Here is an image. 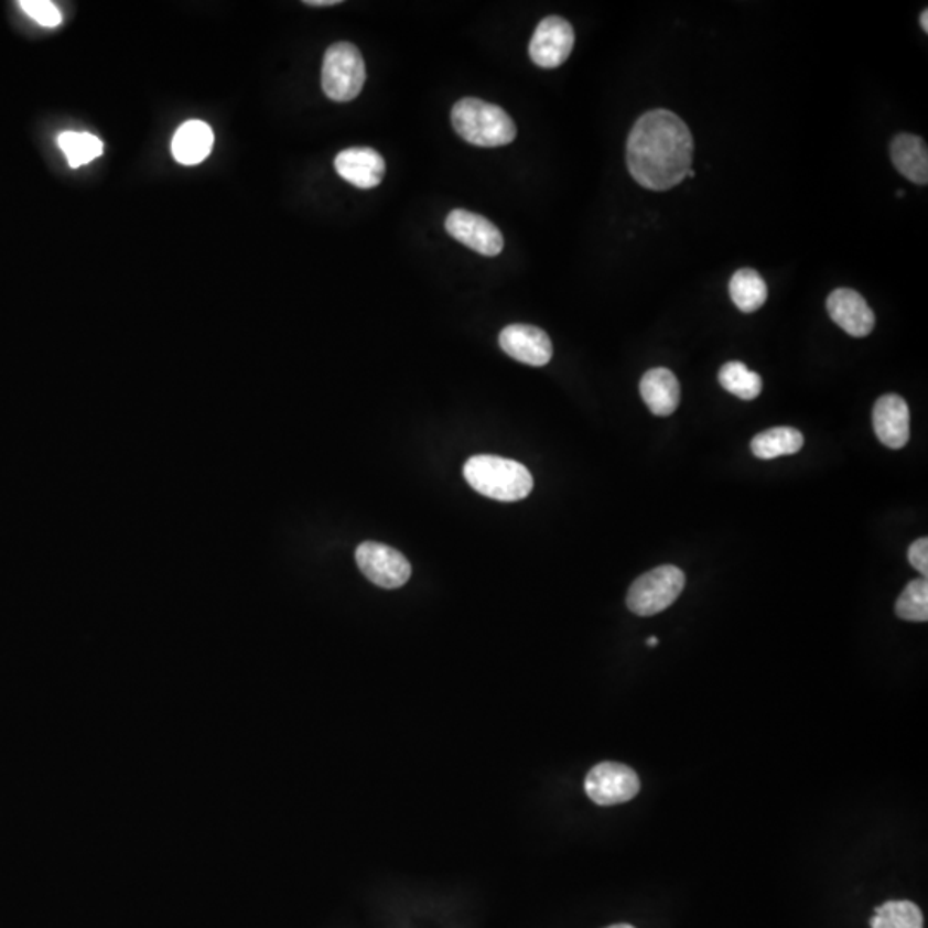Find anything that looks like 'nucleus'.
<instances>
[{
    "label": "nucleus",
    "mask_w": 928,
    "mask_h": 928,
    "mask_svg": "<svg viewBox=\"0 0 928 928\" xmlns=\"http://www.w3.org/2000/svg\"><path fill=\"white\" fill-rule=\"evenodd\" d=\"M355 558L359 571L380 589H401L411 578L410 561L386 543L364 542Z\"/></svg>",
    "instance_id": "obj_7"
},
{
    "label": "nucleus",
    "mask_w": 928,
    "mask_h": 928,
    "mask_svg": "<svg viewBox=\"0 0 928 928\" xmlns=\"http://www.w3.org/2000/svg\"><path fill=\"white\" fill-rule=\"evenodd\" d=\"M20 8L42 26L55 28L63 23L60 9L48 0H21Z\"/></svg>",
    "instance_id": "obj_23"
},
{
    "label": "nucleus",
    "mask_w": 928,
    "mask_h": 928,
    "mask_svg": "<svg viewBox=\"0 0 928 928\" xmlns=\"http://www.w3.org/2000/svg\"><path fill=\"white\" fill-rule=\"evenodd\" d=\"M463 473L473 490L500 503H516L533 490V476L527 466L506 457L488 454L470 457Z\"/></svg>",
    "instance_id": "obj_2"
},
{
    "label": "nucleus",
    "mask_w": 928,
    "mask_h": 928,
    "mask_svg": "<svg viewBox=\"0 0 928 928\" xmlns=\"http://www.w3.org/2000/svg\"><path fill=\"white\" fill-rule=\"evenodd\" d=\"M574 47V30L564 18L549 17L540 21L530 42V57L543 69H554L568 61Z\"/></svg>",
    "instance_id": "obj_8"
},
{
    "label": "nucleus",
    "mask_w": 928,
    "mask_h": 928,
    "mask_svg": "<svg viewBox=\"0 0 928 928\" xmlns=\"http://www.w3.org/2000/svg\"><path fill=\"white\" fill-rule=\"evenodd\" d=\"M909 564L921 573V576L927 578L928 574V539L917 540L908 550Z\"/></svg>",
    "instance_id": "obj_24"
},
{
    "label": "nucleus",
    "mask_w": 928,
    "mask_h": 928,
    "mask_svg": "<svg viewBox=\"0 0 928 928\" xmlns=\"http://www.w3.org/2000/svg\"><path fill=\"white\" fill-rule=\"evenodd\" d=\"M641 398L648 410L657 417H669L678 410L681 387L671 370L651 368L640 382Z\"/></svg>",
    "instance_id": "obj_14"
},
{
    "label": "nucleus",
    "mask_w": 928,
    "mask_h": 928,
    "mask_svg": "<svg viewBox=\"0 0 928 928\" xmlns=\"http://www.w3.org/2000/svg\"><path fill=\"white\" fill-rule=\"evenodd\" d=\"M214 141V131L207 122H184L172 138V155L183 165L199 164L211 155Z\"/></svg>",
    "instance_id": "obj_15"
},
{
    "label": "nucleus",
    "mask_w": 928,
    "mask_h": 928,
    "mask_svg": "<svg viewBox=\"0 0 928 928\" xmlns=\"http://www.w3.org/2000/svg\"><path fill=\"white\" fill-rule=\"evenodd\" d=\"M367 69L364 55L353 43H334L322 66V90L334 101H352L364 90Z\"/></svg>",
    "instance_id": "obj_4"
},
{
    "label": "nucleus",
    "mask_w": 928,
    "mask_h": 928,
    "mask_svg": "<svg viewBox=\"0 0 928 928\" xmlns=\"http://www.w3.org/2000/svg\"><path fill=\"white\" fill-rule=\"evenodd\" d=\"M920 24H921V28H924V32H928V11H927V9H925V11L921 12Z\"/></svg>",
    "instance_id": "obj_26"
},
{
    "label": "nucleus",
    "mask_w": 928,
    "mask_h": 928,
    "mask_svg": "<svg viewBox=\"0 0 928 928\" xmlns=\"http://www.w3.org/2000/svg\"><path fill=\"white\" fill-rule=\"evenodd\" d=\"M607 928H635V927H633V925H629V924H617V925H611V927H607Z\"/></svg>",
    "instance_id": "obj_28"
},
{
    "label": "nucleus",
    "mask_w": 928,
    "mask_h": 928,
    "mask_svg": "<svg viewBox=\"0 0 928 928\" xmlns=\"http://www.w3.org/2000/svg\"><path fill=\"white\" fill-rule=\"evenodd\" d=\"M719 382L730 395L737 396L745 401L758 398L762 392L760 375L748 370V367L740 364V362H730V364L724 365L719 371Z\"/></svg>",
    "instance_id": "obj_19"
},
{
    "label": "nucleus",
    "mask_w": 928,
    "mask_h": 928,
    "mask_svg": "<svg viewBox=\"0 0 928 928\" xmlns=\"http://www.w3.org/2000/svg\"><path fill=\"white\" fill-rule=\"evenodd\" d=\"M891 161L902 176L915 184L928 183L927 143L917 134H899L891 143Z\"/></svg>",
    "instance_id": "obj_16"
},
{
    "label": "nucleus",
    "mask_w": 928,
    "mask_h": 928,
    "mask_svg": "<svg viewBox=\"0 0 928 928\" xmlns=\"http://www.w3.org/2000/svg\"><path fill=\"white\" fill-rule=\"evenodd\" d=\"M897 617L911 623H927L928 621V582L927 578H918L906 585L896 602Z\"/></svg>",
    "instance_id": "obj_22"
},
{
    "label": "nucleus",
    "mask_w": 928,
    "mask_h": 928,
    "mask_svg": "<svg viewBox=\"0 0 928 928\" xmlns=\"http://www.w3.org/2000/svg\"><path fill=\"white\" fill-rule=\"evenodd\" d=\"M60 149L66 153L71 168H82L90 164L97 157L104 153V143L90 133H76V131H64L60 134Z\"/></svg>",
    "instance_id": "obj_21"
},
{
    "label": "nucleus",
    "mask_w": 928,
    "mask_h": 928,
    "mask_svg": "<svg viewBox=\"0 0 928 928\" xmlns=\"http://www.w3.org/2000/svg\"><path fill=\"white\" fill-rule=\"evenodd\" d=\"M803 444V435L798 430L791 427H776L753 438L752 453L760 460H776L798 453Z\"/></svg>",
    "instance_id": "obj_18"
},
{
    "label": "nucleus",
    "mask_w": 928,
    "mask_h": 928,
    "mask_svg": "<svg viewBox=\"0 0 928 928\" xmlns=\"http://www.w3.org/2000/svg\"><path fill=\"white\" fill-rule=\"evenodd\" d=\"M445 230L461 245L484 257H497L503 251L504 238L497 226L482 215L468 211L451 212L445 219Z\"/></svg>",
    "instance_id": "obj_9"
},
{
    "label": "nucleus",
    "mask_w": 928,
    "mask_h": 928,
    "mask_svg": "<svg viewBox=\"0 0 928 928\" xmlns=\"http://www.w3.org/2000/svg\"><path fill=\"white\" fill-rule=\"evenodd\" d=\"M684 583H687V578L679 568L660 565L656 570L641 574L629 586L626 604L636 616H656L678 601L683 592Z\"/></svg>",
    "instance_id": "obj_5"
},
{
    "label": "nucleus",
    "mask_w": 928,
    "mask_h": 928,
    "mask_svg": "<svg viewBox=\"0 0 928 928\" xmlns=\"http://www.w3.org/2000/svg\"><path fill=\"white\" fill-rule=\"evenodd\" d=\"M337 174L353 186L371 190L379 186L386 176V162L379 152L368 147H353L343 150L334 161Z\"/></svg>",
    "instance_id": "obj_12"
},
{
    "label": "nucleus",
    "mask_w": 928,
    "mask_h": 928,
    "mask_svg": "<svg viewBox=\"0 0 928 928\" xmlns=\"http://www.w3.org/2000/svg\"><path fill=\"white\" fill-rule=\"evenodd\" d=\"M641 783L632 767L617 762H602L590 770L585 791L593 803L601 807L632 801L640 792Z\"/></svg>",
    "instance_id": "obj_6"
},
{
    "label": "nucleus",
    "mask_w": 928,
    "mask_h": 928,
    "mask_svg": "<svg viewBox=\"0 0 928 928\" xmlns=\"http://www.w3.org/2000/svg\"><path fill=\"white\" fill-rule=\"evenodd\" d=\"M306 4L313 6V8H319V6H337L341 4V2L339 0H309Z\"/></svg>",
    "instance_id": "obj_25"
},
{
    "label": "nucleus",
    "mask_w": 928,
    "mask_h": 928,
    "mask_svg": "<svg viewBox=\"0 0 928 928\" xmlns=\"http://www.w3.org/2000/svg\"><path fill=\"white\" fill-rule=\"evenodd\" d=\"M657 644H659V640H657L656 636H650L647 640L648 647H656Z\"/></svg>",
    "instance_id": "obj_27"
},
{
    "label": "nucleus",
    "mask_w": 928,
    "mask_h": 928,
    "mask_svg": "<svg viewBox=\"0 0 928 928\" xmlns=\"http://www.w3.org/2000/svg\"><path fill=\"white\" fill-rule=\"evenodd\" d=\"M629 174L651 192H667L687 177L693 162V137L683 119L657 109L633 126L626 147Z\"/></svg>",
    "instance_id": "obj_1"
},
{
    "label": "nucleus",
    "mask_w": 928,
    "mask_h": 928,
    "mask_svg": "<svg viewBox=\"0 0 928 928\" xmlns=\"http://www.w3.org/2000/svg\"><path fill=\"white\" fill-rule=\"evenodd\" d=\"M828 312L834 324L853 337H866L875 327V315L865 298L853 289H835L828 298Z\"/></svg>",
    "instance_id": "obj_11"
},
{
    "label": "nucleus",
    "mask_w": 928,
    "mask_h": 928,
    "mask_svg": "<svg viewBox=\"0 0 928 928\" xmlns=\"http://www.w3.org/2000/svg\"><path fill=\"white\" fill-rule=\"evenodd\" d=\"M499 344L506 355L530 367H546L554 353L547 332L535 325H507L500 332Z\"/></svg>",
    "instance_id": "obj_10"
},
{
    "label": "nucleus",
    "mask_w": 928,
    "mask_h": 928,
    "mask_svg": "<svg viewBox=\"0 0 928 928\" xmlns=\"http://www.w3.org/2000/svg\"><path fill=\"white\" fill-rule=\"evenodd\" d=\"M874 430L878 441L889 449H903L909 441V408L897 395H886L874 406Z\"/></svg>",
    "instance_id": "obj_13"
},
{
    "label": "nucleus",
    "mask_w": 928,
    "mask_h": 928,
    "mask_svg": "<svg viewBox=\"0 0 928 928\" xmlns=\"http://www.w3.org/2000/svg\"><path fill=\"white\" fill-rule=\"evenodd\" d=\"M872 928H924L921 909L911 902H887L870 920Z\"/></svg>",
    "instance_id": "obj_20"
},
{
    "label": "nucleus",
    "mask_w": 928,
    "mask_h": 928,
    "mask_svg": "<svg viewBox=\"0 0 928 928\" xmlns=\"http://www.w3.org/2000/svg\"><path fill=\"white\" fill-rule=\"evenodd\" d=\"M694 176H697V174H694L693 169H690V171H688L687 177H690V180H693Z\"/></svg>",
    "instance_id": "obj_29"
},
{
    "label": "nucleus",
    "mask_w": 928,
    "mask_h": 928,
    "mask_svg": "<svg viewBox=\"0 0 928 928\" xmlns=\"http://www.w3.org/2000/svg\"><path fill=\"white\" fill-rule=\"evenodd\" d=\"M451 122L464 141L484 149L504 147L516 138V125L509 114L478 98L457 101L451 112Z\"/></svg>",
    "instance_id": "obj_3"
},
{
    "label": "nucleus",
    "mask_w": 928,
    "mask_h": 928,
    "mask_svg": "<svg viewBox=\"0 0 928 928\" xmlns=\"http://www.w3.org/2000/svg\"><path fill=\"white\" fill-rule=\"evenodd\" d=\"M730 294L740 312L753 313L764 306L768 289L757 270L740 269L731 278Z\"/></svg>",
    "instance_id": "obj_17"
}]
</instances>
